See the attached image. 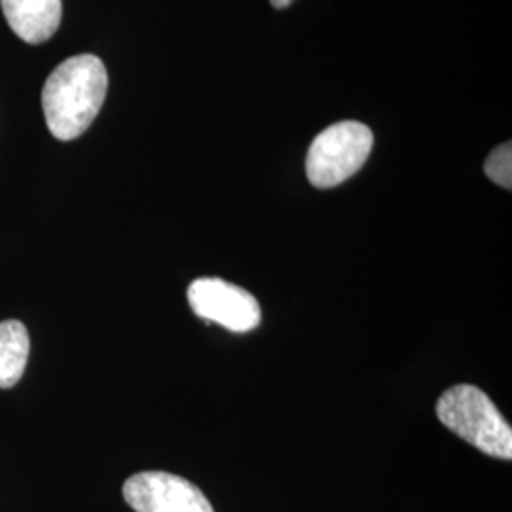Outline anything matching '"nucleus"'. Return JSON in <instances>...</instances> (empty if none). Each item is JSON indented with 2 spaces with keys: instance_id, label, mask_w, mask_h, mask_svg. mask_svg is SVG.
Wrapping results in <instances>:
<instances>
[{
  "instance_id": "2",
  "label": "nucleus",
  "mask_w": 512,
  "mask_h": 512,
  "mask_svg": "<svg viewBox=\"0 0 512 512\" xmlns=\"http://www.w3.org/2000/svg\"><path fill=\"white\" fill-rule=\"evenodd\" d=\"M437 416L444 427L492 458H512L511 425L494 401L475 385L459 384L440 395Z\"/></svg>"
},
{
  "instance_id": "7",
  "label": "nucleus",
  "mask_w": 512,
  "mask_h": 512,
  "mask_svg": "<svg viewBox=\"0 0 512 512\" xmlns=\"http://www.w3.org/2000/svg\"><path fill=\"white\" fill-rule=\"evenodd\" d=\"M29 332L19 321L0 323V389L18 384L29 359Z\"/></svg>"
},
{
  "instance_id": "8",
  "label": "nucleus",
  "mask_w": 512,
  "mask_h": 512,
  "mask_svg": "<svg viewBox=\"0 0 512 512\" xmlns=\"http://www.w3.org/2000/svg\"><path fill=\"white\" fill-rule=\"evenodd\" d=\"M484 173L494 181L495 184L511 190L512 188V145L505 143L495 148L494 152L486 158Z\"/></svg>"
},
{
  "instance_id": "1",
  "label": "nucleus",
  "mask_w": 512,
  "mask_h": 512,
  "mask_svg": "<svg viewBox=\"0 0 512 512\" xmlns=\"http://www.w3.org/2000/svg\"><path fill=\"white\" fill-rule=\"evenodd\" d=\"M107 90L109 74L97 55H74L57 65L42 90V109L55 139L73 141L90 128Z\"/></svg>"
},
{
  "instance_id": "3",
  "label": "nucleus",
  "mask_w": 512,
  "mask_h": 512,
  "mask_svg": "<svg viewBox=\"0 0 512 512\" xmlns=\"http://www.w3.org/2000/svg\"><path fill=\"white\" fill-rule=\"evenodd\" d=\"M374 135L361 122H338L321 131L308 150L306 175L315 188H334L348 181L363 165Z\"/></svg>"
},
{
  "instance_id": "4",
  "label": "nucleus",
  "mask_w": 512,
  "mask_h": 512,
  "mask_svg": "<svg viewBox=\"0 0 512 512\" xmlns=\"http://www.w3.org/2000/svg\"><path fill=\"white\" fill-rule=\"evenodd\" d=\"M194 313L232 332H249L260 325V304L253 294L217 277L196 279L188 287Z\"/></svg>"
},
{
  "instance_id": "5",
  "label": "nucleus",
  "mask_w": 512,
  "mask_h": 512,
  "mask_svg": "<svg viewBox=\"0 0 512 512\" xmlns=\"http://www.w3.org/2000/svg\"><path fill=\"white\" fill-rule=\"evenodd\" d=\"M124 499L135 512H215L198 486L162 471L129 476Z\"/></svg>"
},
{
  "instance_id": "6",
  "label": "nucleus",
  "mask_w": 512,
  "mask_h": 512,
  "mask_svg": "<svg viewBox=\"0 0 512 512\" xmlns=\"http://www.w3.org/2000/svg\"><path fill=\"white\" fill-rule=\"evenodd\" d=\"M10 29L27 44H42L55 35L63 18L61 0H0Z\"/></svg>"
},
{
  "instance_id": "9",
  "label": "nucleus",
  "mask_w": 512,
  "mask_h": 512,
  "mask_svg": "<svg viewBox=\"0 0 512 512\" xmlns=\"http://www.w3.org/2000/svg\"><path fill=\"white\" fill-rule=\"evenodd\" d=\"M272 2V6L277 8V10H283V8H287V6H291L294 0H270Z\"/></svg>"
}]
</instances>
